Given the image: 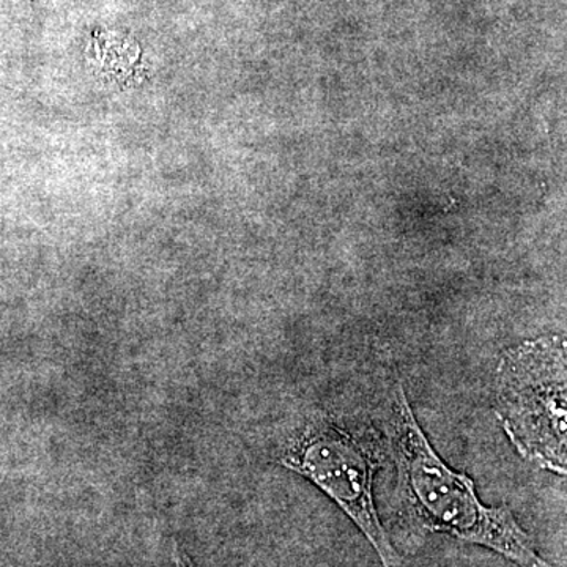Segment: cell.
Wrapping results in <instances>:
<instances>
[{"label": "cell", "instance_id": "3", "mask_svg": "<svg viewBox=\"0 0 567 567\" xmlns=\"http://www.w3.org/2000/svg\"><path fill=\"white\" fill-rule=\"evenodd\" d=\"M281 464L305 476L341 507L382 559L383 567H401V555L388 537L374 502L380 453L374 442L333 420L306 429Z\"/></svg>", "mask_w": 567, "mask_h": 567}, {"label": "cell", "instance_id": "2", "mask_svg": "<svg viewBox=\"0 0 567 567\" xmlns=\"http://www.w3.org/2000/svg\"><path fill=\"white\" fill-rule=\"evenodd\" d=\"M566 341L533 339L505 350L495 372V410L528 462L566 476Z\"/></svg>", "mask_w": 567, "mask_h": 567}, {"label": "cell", "instance_id": "1", "mask_svg": "<svg viewBox=\"0 0 567 567\" xmlns=\"http://www.w3.org/2000/svg\"><path fill=\"white\" fill-rule=\"evenodd\" d=\"M393 429L399 483L421 527L491 548L518 567H551L537 555L509 506L484 505L472 477L454 472L436 454L402 388L395 395Z\"/></svg>", "mask_w": 567, "mask_h": 567}, {"label": "cell", "instance_id": "4", "mask_svg": "<svg viewBox=\"0 0 567 567\" xmlns=\"http://www.w3.org/2000/svg\"><path fill=\"white\" fill-rule=\"evenodd\" d=\"M181 561L183 567H193L192 563H189L188 559H186L185 557H183Z\"/></svg>", "mask_w": 567, "mask_h": 567}]
</instances>
